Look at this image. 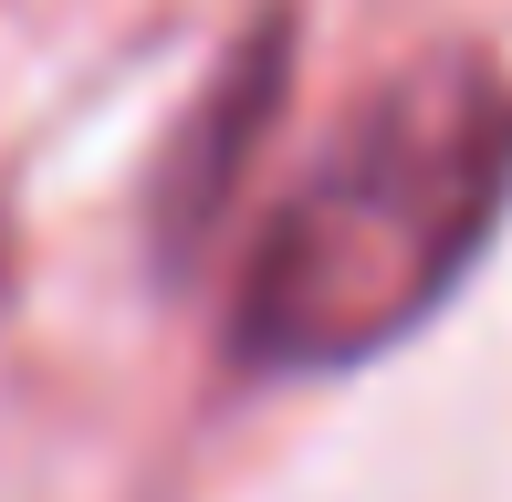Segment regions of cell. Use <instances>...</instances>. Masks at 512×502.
<instances>
[{
  "label": "cell",
  "instance_id": "1",
  "mask_svg": "<svg viewBox=\"0 0 512 502\" xmlns=\"http://www.w3.org/2000/svg\"><path fill=\"white\" fill-rule=\"evenodd\" d=\"M512 210V74L471 42L418 53L356 105L241 272V356L335 377L408 346Z\"/></svg>",
  "mask_w": 512,
  "mask_h": 502
}]
</instances>
